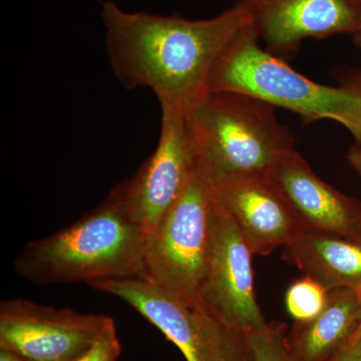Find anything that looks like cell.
<instances>
[{
    "instance_id": "e0dca14e",
    "label": "cell",
    "mask_w": 361,
    "mask_h": 361,
    "mask_svg": "<svg viewBox=\"0 0 361 361\" xmlns=\"http://www.w3.org/2000/svg\"><path fill=\"white\" fill-rule=\"evenodd\" d=\"M121 353L122 344L113 319L89 348L70 361H118Z\"/></svg>"
},
{
    "instance_id": "44dd1931",
    "label": "cell",
    "mask_w": 361,
    "mask_h": 361,
    "mask_svg": "<svg viewBox=\"0 0 361 361\" xmlns=\"http://www.w3.org/2000/svg\"><path fill=\"white\" fill-rule=\"evenodd\" d=\"M343 85H349L361 92V71L349 73L348 77L344 80Z\"/></svg>"
},
{
    "instance_id": "ac0fdd59",
    "label": "cell",
    "mask_w": 361,
    "mask_h": 361,
    "mask_svg": "<svg viewBox=\"0 0 361 361\" xmlns=\"http://www.w3.org/2000/svg\"><path fill=\"white\" fill-rule=\"evenodd\" d=\"M246 336L233 331L221 353L219 361H246Z\"/></svg>"
},
{
    "instance_id": "8992f818",
    "label": "cell",
    "mask_w": 361,
    "mask_h": 361,
    "mask_svg": "<svg viewBox=\"0 0 361 361\" xmlns=\"http://www.w3.org/2000/svg\"><path fill=\"white\" fill-rule=\"evenodd\" d=\"M252 255L238 227L215 200L202 310L244 336L269 325L256 298Z\"/></svg>"
},
{
    "instance_id": "30bf717a",
    "label": "cell",
    "mask_w": 361,
    "mask_h": 361,
    "mask_svg": "<svg viewBox=\"0 0 361 361\" xmlns=\"http://www.w3.org/2000/svg\"><path fill=\"white\" fill-rule=\"evenodd\" d=\"M266 51L290 58L303 40L353 35L361 23V0H238Z\"/></svg>"
},
{
    "instance_id": "cb8c5ba5",
    "label": "cell",
    "mask_w": 361,
    "mask_h": 361,
    "mask_svg": "<svg viewBox=\"0 0 361 361\" xmlns=\"http://www.w3.org/2000/svg\"><path fill=\"white\" fill-rule=\"evenodd\" d=\"M353 337H356V338L361 339V310H360V323H358L357 329H356L355 336H353Z\"/></svg>"
},
{
    "instance_id": "7a4b0ae2",
    "label": "cell",
    "mask_w": 361,
    "mask_h": 361,
    "mask_svg": "<svg viewBox=\"0 0 361 361\" xmlns=\"http://www.w3.org/2000/svg\"><path fill=\"white\" fill-rule=\"evenodd\" d=\"M147 240L148 235L128 213L118 184L77 222L26 244L14 269L37 285L145 278Z\"/></svg>"
},
{
    "instance_id": "d6986e66",
    "label": "cell",
    "mask_w": 361,
    "mask_h": 361,
    "mask_svg": "<svg viewBox=\"0 0 361 361\" xmlns=\"http://www.w3.org/2000/svg\"><path fill=\"white\" fill-rule=\"evenodd\" d=\"M326 361H361V339L353 337L341 350Z\"/></svg>"
},
{
    "instance_id": "5b68a950",
    "label": "cell",
    "mask_w": 361,
    "mask_h": 361,
    "mask_svg": "<svg viewBox=\"0 0 361 361\" xmlns=\"http://www.w3.org/2000/svg\"><path fill=\"white\" fill-rule=\"evenodd\" d=\"M215 186L195 167L186 189L147 240L145 278L202 310Z\"/></svg>"
},
{
    "instance_id": "52a82bcc",
    "label": "cell",
    "mask_w": 361,
    "mask_h": 361,
    "mask_svg": "<svg viewBox=\"0 0 361 361\" xmlns=\"http://www.w3.org/2000/svg\"><path fill=\"white\" fill-rule=\"evenodd\" d=\"M195 167L186 111L161 108L155 152L132 178L120 183L128 213L148 237L179 200Z\"/></svg>"
},
{
    "instance_id": "ba28073f",
    "label": "cell",
    "mask_w": 361,
    "mask_h": 361,
    "mask_svg": "<svg viewBox=\"0 0 361 361\" xmlns=\"http://www.w3.org/2000/svg\"><path fill=\"white\" fill-rule=\"evenodd\" d=\"M113 318L23 298L0 304V349L32 361H70L97 341Z\"/></svg>"
},
{
    "instance_id": "9c48e42d",
    "label": "cell",
    "mask_w": 361,
    "mask_h": 361,
    "mask_svg": "<svg viewBox=\"0 0 361 361\" xmlns=\"http://www.w3.org/2000/svg\"><path fill=\"white\" fill-rule=\"evenodd\" d=\"M89 284L129 304L174 343L187 361H219L231 329L205 311L146 278H111Z\"/></svg>"
},
{
    "instance_id": "8fae6325",
    "label": "cell",
    "mask_w": 361,
    "mask_h": 361,
    "mask_svg": "<svg viewBox=\"0 0 361 361\" xmlns=\"http://www.w3.org/2000/svg\"><path fill=\"white\" fill-rule=\"evenodd\" d=\"M215 200L255 255H269L305 231L290 204L266 173L221 183L215 186Z\"/></svg>"
},
{
    "instance_id": "4fadbf2b",
    "label": "cell",
    "mask_w": 361,
    "mask_h": 361,
    "mask_svg": "<svg viewBox=\"0 0 361 361\" xmlns=\"http://www.w3.org/2000/svg\"><path fill=\"white\" fill-rule=\"evenodd\" d=\"M282 257L327 291L346 288L361 295V242L329 233L304 231L284 247Z\"/></svg>"
},
{
    "instance_id": "277c9868",
    "label": "cell",
    "mask_w": 361,
    "mask_h": 361,
    "mask_svg": "<svg viewBox=\"0 0 361 361\" xmlns=\"http://www.w3.org/2000/svg\"><path fill=\"white\" fill-rule=\"evenodd\" d=\"M210 90L241 92L286 109L305 122L330 120L361 142V92L313 82L262 49L251 25L230 42L214 66Z\"/></svg>"
},
{
    "instance_id": "603a6c76",
    "label": "cell",
    "mask_w": 361,
    "mask_h": 361,
    "mask_svg": "<svg viewBox=\"0 0 361 361\" xmlns=\"http://www.w3.org/2000/svg\"><path fill=\"white\" fill-rule=\"evenodd\" d=\"M351 37H353V44H355L358 49H361V23L357 30L351 35Z\"/></svg>"
},
{
    "instance_id": "2e32d148",
    "label": "cell",
    "mask_w": 361,
    "mask_h": 361,
    "mask_svg": "<svg viewBox=\"0 0 361 361\" xmlns=\"http://www.w3.org/2000/svg\"><path fill=\"white\" fill-rule=\"evenodd\" d=\"M329 291L318 282L305 276L296 280L286 292V307L295 322H307L322 312Z\"/></svg>"
},
{
    "instance_id": "ffe728a7",
    "label": "cell",
    "mask_w": 361,
    "mask_h": 361,
    "mask_svg": "<svg viewBox=\"0 0 361 361\" xmlns=\"http://www.w3.org/2000/svg\"><path fill=\"white\" fill-rule=\"evenodd\" d=\"M348 160L353 170L361 177V142L349 149Z\"/></svg>"
},
{
    "instance_id": "6da1fadb",
    "label": "cell",
    "mask_w": 361,
    "mask_h": 361,
    "mask_svg": "<svg viewBox=\"0 0 361 361\" xmlns=\"http://www.w3.org/2000/svg\"><path fill=\"white\" fill-rule=\"evenodd\" d=\"M101 16L109 59L121 84L147 87L161 108L186 111L210 90L221 54L250 25L238 1L208 20L130 13L113 0L104 2Z\"/></svg>"
},
{
    "instance_id": "7c38bea8",
    "label": "cell",
    "mask_w": 361,
    "mask_h": 361,
    "mask_svg": "<svg viewBox=\"0 0 361 361\" xmlns=\"http://www.w3.org/2000/svg\"><path fill=\"white\" fill-rule=\"evenodd\" d=\"M266 174L290 204L305 231L361 242V202L320 179L295 149L280 156Z\"/></svg>"
},
{
    "instance_id": "7402d4cb",
    "label": "cell",
    "mask_w": 361,
    "mask_h": 361,
    "mask_svg": "<svg viewBox=\"0 0 361 361\" xmlns=\"http://www.w3.org/2000/svg\"><path fill=\"white\" fill-rule=\"evenodd\" d=\"M0 361H32L27 358L23 357L18 353L13 351L6 350V349H0Z\"/></svg>"
},
{
    "instance_id": "5bb4252c",
    "label": "cell",
    "mask_w": 361,
    "mask_h": 361,
    "mask_svg": "<svg viewBox=\"0 0 361 361\" xmlns=\"http://www.w3.org/2000/svg\"><path fill=\"white\" fill-rule=\"evenodd\" d=\"M361 295L351 289L329 291L319 314L295 322L287 334L289 348L298 361H326L355 336L360 323Z\"/></svg>"
},
{
    "instance_id": "3957f363",
    "label": "cell",
    "mask_w": 361,
    "mask_h": 361,
    "mask_svg": "<svg viewBox=\"0 0 361 361\" xmlns=\"http://www.w3.org/2000/svg\"><path fill=\"white\" fill-rule=\"evenodd\" d=\"M196 164L214 186L265 174L294 149V137L275 106L241 92L209 90L186 111Z\"/></svg>"
},
{
    "instance_id": "9a60e30c",
    "label": "cell",
    "mask_w": 361,
    "mask_h": 361,
    "mask_svg": "<svg viewBox=\"0 0 361 361\" xmlns=\"http://www.w3.org/2000/svg\"><path fill=\"white\" fill-rule=\"evenodd\" d=\"M287 334L284 323L274 322L246 336V361H298L289 348Z\"/></svg>"
}]
</instances>
